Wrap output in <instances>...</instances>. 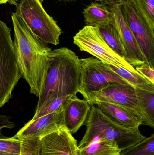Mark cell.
Returning <instances> with one entry per match:
<instances>
[{"instance_id": "obj_1", "label": "cell", "mask_w": 154, "mask_h": 155, "mask_svg": "<svg viewBox=\"0 0 154 155\" xmlns=\"http://www.w3.org/2000/svg\"><path fill=\"white\" fill-rule=\"evenodd\" d=\"M11 18L14 31V48L19 71L29 84L31 94L39 97L50 65L52 50L15 13L12 14Z\"/></svg>"}, {"instance_id": "obj_2", "label": "cell", "mask_w": 154, "mask_h": 155, "mask_svg": "<svg viewBox=\"0 0 154 155\" xmlns=\"http://www.w3.org/2000/svg\"><path fill=\"white\" fill-rule=\"evenodd\" d=\"M80 65L78 56L67 47L52 50L50 65L36 110L57 98L77 96Z\"/></svg>"}, {"instance_id": "obj_3", "label": "cell", "mask_w": 154, "mask_h": 155, "mask_svg": "<svg viewBox=\"0 0 154 155\" xmlns=\"http://www.w3.org/2000/svg\"><path fill=\"white\" fill-rule=\"evenodd\" d=\"M85 125L86 130L78 148L97 141L113 145L122 151L146 137L139 128H127L112 122L95 105L91 106Z\"/></svg>"}, {"instance_id": "obj_4", "label": "cell", "mask_w": 154, "mask_h": 155, "mask_svg": "<svg viewBox=\"0 0 154 155\" xmlns=\"http://www.w3.org/2000/svg\"><path fill=\"white\" fill-rule=\"evenodd\" d=\"M14 13L42 41L54 45L60 43L62 31L47 13L40 0H20Z\"/></svg>"}, {"instance_id": "obj_5", "label": "cell", "mask_w": 154, "mask_h": 155, "mask_svg": "<svg viewBox=\"0 0 154 155\" xmlns=\"http://www.w3.org/2000/svg\"><path fill=\"white\" fill-rule=\"evenodd\" d=\"M11 32L0 19V107L11 98L13 90L21 78Z\"/></svg>"}, {"instance_id": "obj_6", "label": "cell", "mask_w": 154, "mask_h": 155, "mask_svg": "<svg viewBox=\"0 0 154 155\" xmlns=\"http://www.w3.org/2000/svg\"><path fill=\"white\" fill-rule=\"evenodd\" d=\"M78 93L87 100L92 93L114 84H129L109 67V64L94 57L80 59Z\"/></svg>"}, {"instance_id": "obj_7", "label": "cell", "mask_w": 154, "mask_h": 155, "mask_svg": "<svg viewBox=\"0 0 154 155\" xmlns=\"http://www.w3.org/2000/svg\"><path fill=\"white\" fill-rule=\"evenodd\" d=\"M73 43L80 51L90 54L105 63L138 73L111 49L103 39L97 27L86 25L83 27L73 37Z\"/></svg>"}, {"instance_id": "obj_8", "label": "cell", "mask_w": 154, "mask_h": 155, "mask_svg": "<svg viewBox=\"0 0 154 155\" xmlns=\"http://www.w3.org/2000/svg\"><path fill=\"white\" fill-rule=\"evenodd\" d=\"M123 17L137 41L146 61L154 67V31L151 29L131 0L121 3Z\"/></svg>"}, {"instance_id": "obj_9", "label": "cell", "mask_w": 154, "mask_h": 155, "mask_svg": "<svg viewBox=\"0 0 154 155\" xmlns=\"http://www.w3.org/2000/svg\"><path fill=\"white\" fill-rule=\"evenodd\" d=\"M87 100L91 105L106 103L126 107L134 112L142 121V114L137 104L135 88L131 85L121 84L109 85L91 94Z\"/></svg>"}, {"instance_id": "obj_10", "label": "cell", "mask_w": 154, "mask_h": 155, "mask_svg": "<svg viewBox=\"0 0 154 155\" xmlns=\"http://www.w3.org/2000/svg\"><path fill=\"white\" fill-rule=\"evenodd\" d=\"M109 6L114 15L115 24L122 38L126 54L125 61L134 68L147 63L137 41L124 19L121 3Z\"/></svg>"}, {"instance_id": "obj_11", "label": "cell", "mask_w": 154, "mask_h": 155, "mask_svg": "<svg viewBox=\"0 0 154 155\" xmlns=\"http://www.w3.org/2000/svg\"><path fill=\"white\" fill-rule=\"evenodd\" d=\"M63 107L58 111L31 120L17 132L14 136L20 139L29 138H41L56 132L65 126Z\"/></svg>"}, {"instance_id": "obj_12", "label": "cell", "mask_w": 154, "mask_h": 155, "mask_svg": "<svg viewBox=\"0 0 154 155\" xmlns=\"http://www.w3.org/2000/svg\"><path fill=\"white\" fill-rule=\"evenodd\" d=\"M77 140L66 127L39 139V155H77Z\"/></svg>"}, {"instance_id": "obj_13", "label": "cell", "mask_w": 154, "mask_h": 155, "mask_svg": "<svg viewBox=\"0 0 154 155\" xmlns=\"http://www.w3.org/2000/svg\"><path fill=\"white\" fill-rule=\"evenodd\" d=\"M92 105L88 100L80 99L77 96L65 102L63 109L64 124L72 134L85 125Z\"/></svg>"}, {"instance_id": "obj_14", "label": "cell", "mask_w": 154, "mask_h": 155, "mask_svg": "<svg viewBox=\"0 0 154 155\" xmlns=\"http://www.w3.org/2000/svg\"><path fill=\"white\" fill-rule=\"evenodd\" d=\"M99 109L112 122L127 128L138 129L141 119L133 111L121 106L106 103L96 104Z\"/></svg>"}, {"instance_id": "obj_15", "label": "cell", "mask_w": 154, "mask_h": 155, "mask_svg": "<svg viewBox=\"0 0 154 155\" xmlns=\"http://www.w3.org/2000/svg\"><path fill=\"white\" fill-rule=\"evenodd\" d=\"M86 25L99 27L114 20L109 5L97 2L91 3L83 12Z\"/></svg>"}, {"instance_id": "obj_16", "label": "cell", "mask_w": 154, "mask_h": 155, "mask_svg": "<svg viewBox=\"0 0 154 155\" xmlns=\"http://www.w3.org/2000/svg\"><path fill=\"white\" fill-rule=\"evenodd\" d=\"M142 125L154 128V91L135 88Z\"/></svg>"}, {"instance_id": "obj_17", "label": "cell", "mask_w": 154, "mask_h": 155, "mask_svg": "<svg viewBox=\"0 0 154 155\" xmlns=\"http://www.w3.org/2000/svg\"><path fill=\"white\" fill-rule=\"evenodd\" d=\"M98 28L105 41L117 54L125 60L126 54L122 38L115 24L114 20L104 24Z\"/></svg>"}, {"instance_id": "obj_18", "label": "cell", "mask_w": 154, "mask_h": 155, "mask_svg": "<svg viewBox=\"0 0 154 155\" xmlns=\"http://www.w3.org/2000/svg\"><path fill=\"white\" fill-rule=\"evenodd\" d=\"M110 68L135 88L154 91V84L139 73H135L123 67L109 65Z\"/></svg>"}, {"instance_id": "obj_19", "label": "cell", "mask_w": 154, "mask_h": 155, "mask_svg": "<svg viewBox=\"0 0 154 155\" xmlns=\"http://www.w3.org/2000/svg\"><path fill=\"white\" fill-rule=\"evenodd\" d=\"M121 151L118 147L110 144L94 141L78 148L77 155H119Z\"/></svg>"}, {"instance_id": "obj_20", "label": "cell", "mask_w": 154, "mask_h": 155, "mask_svg": "<svg viewBox=\"0 0 154 155\" xmlns=\"http://www.w3.org/2000/svg\"><path fill=\"white\" fill-rule=\"evenodd\" d=\"M119 155H154V134L122 150Z\"/></svg>"}, {"instance_id": "obj_21", "label": "cell", "mask_w": 154, "mask_h": 155, "mask_svg": "<svg viewBox=\"0 0 154 155\" xmlns=\"http://www.w3.org/2000/svg\"><path fill=\"white\" fill-rule=\"evenodd\" d=\"M145 21L154 31V0H131Z\"/></svg>"}, {"instance_id": "obj_22", "label": "cell", "mask_w": 154, "mask_h": 155, "mask_svg": "<svg viewBox=\"0 0 154 155\" xmlns=\"http://www.w3.org/2000/svg\"><path fill=\"white\" fill-rule=\"evenodd\" d=\"M72 97L71 96L63 97L51 101L42 108L35 110V114L31 120H35L43 116L58 111L63 107L65 102Z\"/></svg>"}, {"instance_id": "obj_23", "label": "cell", "mask_w": 154, "mask_h": 155, "mask_svg": "<svg viewBox=\"0 0 154 155\" xmlns=\"http://www.w3.org/2000/svg\"><path fill=\"white\" fill-rule=\"evenodd\" d=\"M21 146L20 139L14 136L0 137V152L20 155Z\"/></svg>"}, {"instance_id": "obj_24", "label": "cell", "mask_w": 154, "mask_h": 155, "mask_svg": "<svg viewBox=\"0 0 154 155\" xmlns=\"http://www.w3.org/2000/svg\"><path fill=\"white\" fill-rule=\"evenodd\" d=\"M21 146L20 155H39V138L20 139Z\"/></svg>"}, {"instance_id": "obj_25", "label": "cell", "mask_w": 154, "mask_h": 155, "mask_svg": "<svg viewBox=\"0 0 154 155\" xmlns=\"http://www.w3.org/2000/svg\"><path fill=\"white\" fill-rule=\"evenodd\" d=\"M136 71L140 74L154 84V67H152L147 63L135 68Z\"/></svg>"}, {"instance_id": "obj_26", "label": "cell", "mask_w": 154, "mask_h": 155, "mask_svg": "<svg viewBox=\"0 0 154 155\" xmlns=\"http://www.w3.org/2000/svg\"><path fill=\"white\" fill-rule=\"evenodd\" d=\"M15 124L10 120V117L5 115L0 114V137H5L2 134L1 131L4 128L11 129L14 127Z\"/></svg>"}, {"instance_id": "obj_27", "label": "cell", "mask_w": 154, "mask_h": 155, "mask_svg": "<svg viewBox=\"0 0 154 155\" xmlns=\"http://www.w3.org/2000/svg\"><path fill=\"white\" fill-rule=\"evenodd\" d=\"M124 0H101L100 2L107 5H110L115 4H119L122 3Z\"/></svg>"}, {"instance_id": "obj_28", "label": "cell", "mask_w": 154, "mask_h": 155, "mask_svg": "<svg viewBox=\"0 0 154 155\" xmlns=\"http://www.w3.org/2000/svg\"><path fill=\"white\" fill-rule=\"evenodd\" d=\"M11 1L12 0H0V5L6 3L7 2H9Z\"/></svg>"}, {"instance_id": "obj_29", "label": "cell", "mask_w": 154, "mask_h": 155, "mask_svg": "<svg viewBox=\"0 0 154 155\" xmlns=\"http://www.w3.org/2000/svg\"><path fill=\"white\" fill-rule=\"evenodd\" d=\"M0 155H17L12 154L5 153H1L0 152Z\"/></svg>"}, {"instance_id": "obj_30", "label": "cell", "mask_w": 154, "mask_h": 155, "mask_svg": "<svg viewBox=\"0 0 154 155\" xmlns=\"http://www.w3.org/2000/svg\"><path fill=\"white\" fill-rule=\"evenodd\" d=\"M96 1H99V2H100L101 1V0H96Z\"/></svg>"}]
</instances>
